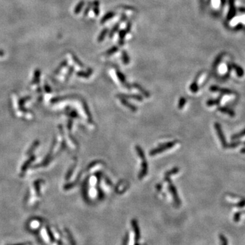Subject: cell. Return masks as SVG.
I'll return each instance as SVG.
<instances>
[{
	"mask_svg": "<svg viewBox=\"0 0 245 245\" xmlns=\"http://www.w3.org/2000/svg\"><path fill=\"white\" fill-rule=\"evenodd\" d=\"M177 142H178L177 141H172L170 142H167V143H166V144L161 145L159 147H157L156 148H155V149L152 150L150 152V155H151V156L156 155H157V154L162 153L163 151L170 149V148H172L174 147V146L177 144Z\"/></svg>",
	"mask_w": 245,
	"mask_h": 245,
	"instance_id": "6da1fadb",
	"label": "cell"
},
{
	"mask_svg": "<svg viewBox=\"0 0 245 245\" xmlns=\"http://www.w3.org/2000/svg\"><path fill=\"white\" fill-rule=\"evenodd\" d=\"M166 181L168 182V188H169V190H170V193H171V194H172V197H173V198H174V201H175V202H176V204H179L180 203H181V201H180L179 198H178V193H177V191H176V187L172 185V183L171 182V181H170V179L166 180Z\"/></svg>",
	"mask_w": 245,
	"mask_h": 245,
	"instance_id": "7a4b0ae2",
	"label": "cell"
},
{
	"mask_svg": "<svg viewBox=\"0 0 245 245\" xmlns=\"http://www.w3.org/2000/svg\"><path fill=\"white\" fill-rule=\"evenodd\" d=\"M142 160V164H141V170L139 173L138 178L139 179H142L144 176L147 175L148 172V162H147L145 158L141 159Z\"/></svg>",
	"mask_w": 245,
	"mask_h": 245,
	"instance_id": "3957f363",
	"label": "cell"
},
{
	"mask_svg": "<svg viewBox=\"0 0 245 245\" xmlns=\"http://www.w3.org/2000/svg\"><path fill=\"white\" fill-rule=\"evenodd\" d=\"M229 9L227 18L228 20H231L234 17L235 12H236L234 4V0H229Z\"/></svg>",
	"mask_w": 245,
	"mask_h": 245,
	"instance_id": "277c9868",
	"label": "cell"
},
{
	"mask_svg": "<svg viewBox=\"0 0 245 245\" xmlns=\"http://www.w3.org/2000/svg\"><path fill=\"white\" fill-rule=\"evenodd\" d=\"M215 127L216 131V132H217V134H218V136H219V137L220 140H221V142L222 143V145L223 146V147H225V146H226L225 138L224 137V135H223V132H222V130H221V126H220V125H219V123H215Z\"/></svg>",
	"mask_w": 245,
	"mask_h": 245,
	"instance_id": "5b68a950",
	"label": "cell"
},
{
	"mask_svg": "<svg viewBox=\"0 0 245 245\" xmlns=\"http://www.w3.org/2000/svg\"><path fill=\"white\" fill-rule=\"evenodd\" d=\"M117 74L118 78H119V79L120 80L121 82V83L123 84V85H124V86H125L126 88H128V89H130V86H129V84L126 82V78H125V76L123 75V73L121 72L120 71L117 70Z\"/></svg>",
	"mask_w": 245,
	"mask_h": 245,
	"instance_id": "8992f818",
	"label": "cell"
},
{
	"mask_svg": "<svg viewBox=\"0 0 245 245\" xmlns=\"http://www.w3.org/2000/svg\"><path fill=\"white\" fill-rule=\"evenodd\" d=\"M118 97L120 98H124V99H134V100H138L140 101H142L143 100V99L141 97V96L138 95H118Z\"/></svg>",
	"mask_w": 245,
	"mask_h": 245,
	"instance_id": "52a82bcc",
	"label": "cell"
},
{
	"mask_svg": "<svg viewBox=\"0 0 245 245\" xmlns=\"http://www.w3.org/2000/svg\"><path fill=\"white\" fill-rule=\"evenodd\" d=\"M121 103L123 106H125V107L128 108L129 109L131 110L132 111L136 112V110H137V108H136L134 106H133V105H132L131 104H129V102L125 100V99L121 98Z\"/></svg>",
	"mask_w": 245,
	"mask_h": 245,
	"instance_id": "ba28073f",
	"label": "cell"
},
{
	"mask_svg": "<svg viewBox=\"0 0 245 245\" xmlns=\"http://www.w3.org/2000/svg\"><path fill=\"white\" fill-rule=\"evenodd\" d=\"M232 67H233V68L235 70V73H236V74L239 77L243 76L244 72V70L243 68H242L240 66H238L237 64H235V63L232 64Z\"/></svg>",
	"mask_w": 245,
	"mask_h": 245,
	"instance_id": "9c48e42d",
	"label": "cell"
},
{
	"mask_svg": "<svg viewBox=\"0 0 245 245\" xmlns=\"http://www.w3.org/2000/svg\"><path fill=\"white\" fill-rule=\"evenodd\" d=\"M178 172H179V169L178 167H175V168H173L172 170H170V171L166 172L165 174V181H166L167 179H170V176L172 175L176 174H177Z\"/></svg>",
	"mask_w": 245,
	"mask_h": 245,
	"instance_id": "30bf717a",
	"label": "cell"
},
{
	"mask_svg": "<svg viewBox=\"0 0 245 245\" xmlns=\"http://www.w3.org/2000/svg\"><path fill=\"white\" fill-rule=\"evenodd\" d=\"M84 5H85V2H84L83 0H81V1L76 5L75 8H74V14H79L80 12H81L82 8L84 7Z\"/></svg>",
	"mask_w": 245,
	"mask_h": 245,
	"instance_id": "8fae6325",
	"label": "cell"
},
{
	"mask_svg": "<svg viewBox=\"0 0 245 245\" xmlns=\"http://www.w3.org/2000/svg\"><path fill=\"white\" fill-rule=\"evenodd\" d=\"M115 12H108V13L105 15V16L102 18V19L101 20V23H104L107 21L108 20L110 19V18H113L114 15H115Z\"/></svg>",
	"mask_w": 245,
	"mask_h": 245,
	"instance_id": "7c38bea8",
	"label": "cell"
},
{
	"mask_svg": "<svg viewBox=\"0 0 245 245\" xmlns=\"http://www.w3.org/2000/svg\"><path fill=\"white\" fill-rule=\"evenodd\" d=\"M99 5H100V4H99L98 1H95L93 3V9H94L95 15H99V14H100V6H99Z\"/></svg>",
	"mask_w": 245,
	"mask_h": 245,
	"instance_id": "4fadbf2b",
	"label": "cell"
},
{
	"mask_svg": "<svg viewBox=\"0 0 245 245\" xmlns=\"http://www.w3.org/2000/svg\"><path fill=\"white\" fill-rule=\"evenodd\" d=\"M108 29H103V30L101 31V32L100 33V36H99L98 38V42H101L103 41V40L105 38V37H106V36L107 33H108Z\"/></svg>",
	"mask_w": 245,
	"mask_h": 245,
	"instance_id": "5bb4252c",
	"label": "cell"
},
{
	"mask_svg": "<svg viewBox=\"0 0 245 245\" xmlns=\"http://www.w3.org/2000/svg\"><path fill=\"white\" fill-rule=\"evenodd\" d=\"M134 86L139 91H140L142 94H143L144 96H146V97H149V95H150L149 94H148V92L146 91L144 89H142L140 86L138 85V84H134Z\"/></svg>",
	"mask_w": 245,
	"mask_h": 245,
	"instance_id": "9a60e30c",
	"label": "cell"
},
{
	"mask_svg": "<svg viewBox=\"0 0 245 245\" xmlns=\"http://www.w3.org/2000/svg\"><path fill=\"white\" fill-rule=\"evenodd\" d=\"M122 59L123 61L125 64H128L129 63V58L128 53L125 51L122 52Z\"/></svg>",
	"mask_w": 245,
	"mask_h": 245,
	"instance_id": "2e32d148",
	"label": "cell"
},
{
	"mask_svg": "<svg viewBox=\"0 0 245 245\" xmlns=\"http://www.w3.org/2000/svg\"><path fill=\"white\" fill-rule=\"evenodd\" d=\"M92 72H93L92 70L90 69L89 72H79L77 73V75H78L80 77H85V78H87V77H89L90 75H91V74H92Z\"/></svg>",
	"mask_w": 245,
	"mask_h": 245,
	"instance_id": "e0dca14e",
	"label": "cell"
},
{
	"mask_svg": "<svg viewBox=\"0 0 245 245\" xmlns=\"http://www.w3.org/2000/svg\"><path fill=\"white\" fill-rule=\"evenodd\" d=\"M198 86H197V80H195V81L192 83V85L190 86V90L193 93H196L198 91Z\"/></svg>",
	"mask_w": 245,
	"mask_h": 245,
	"instance_id": "ac0fdd59",
	"label": "cell"
},
{
	"mask_svg": "<svg viewBox=\"0 0 245 245\" xmlns=\"http://www.w3.org/2000/svg\"><path fill=\"white\" fill-rule=\"evenodd\" d=\"M186 102H187V100H186L185 98H181V99H180L179 101H178V108H179V109H182V108L184 107V106L186 104Z\"/></svg>",
	"mask_w": 245,
	"mask_h": 245,
	"instance_id": "d6986e66",
	"label": "cell"
},
{
	"mask_svg": "<svg viewBox=\"0 0 245 245\" xmlns=\"http://www.w3.org/2000/svg\"><path fill=\"white\" fill-rule=\"evenodd\" d=\"M219 110L222 112V113H224L226 114H228L229 115H231V116H234V113L232 112V110L227 109V108H219Z\"/></svg>",
	"mask_w": 245,
	"mask_h": 245,
	"instance_id": "ffe728a7",
	"label": "cell"
},
{
	"mask_svg": "<svg viewBox=\"0 0 245 245\" xmlns=\"http://www.w3.org/2000/svg\"><path fill=\"white\" fill-rule=\"evenodd\" d=\"M117 51H118V48L117 47V46H113V48H111L110 49H109V50L107 51V52H106V55H112V54L114 53V52H116Z\"/></svg>",
	"mask_w": 245,
	"mask_h": 245,
	"instance_id": "44dd1931",
	"label": "cell"
},
{
	"mask_svg": "<svg viewBox=\"0 0 245 245\" xmlns=\"http://www.w3.org/2000/svg\"><path fill=\"white\" fill-rule=\"evenodd\" d=\"M119 23H117L116 25L114 27L113 29L110 31V38H112V37H113V36L114 35V33H115L118 30V29H119Z\"/></svg>",
	"mask_w": 245,
	"mask_h": 245,
	"instance_id": "7402d4cb",
	"label": "cell"
},
{
	"mask_svg": "<svg viewBox=\"0 0 245 245\" xmlns=\"http://www.w3.org/2000/svg\"><path fill=\"white\" fill-rule=\"evenodd\" d=\"M220 100H209V101L207 102V105L208 106H214V105H216V104H219V102Z\"/></svg>",
	"mask_w": 245,
	"mask_h": 245,
	"instance_id": "603a6c76",
	"label": "cell"
},
{
	"mask_svg": "<svg viewBox=\"0 0 245 245\" xmlns=\"http://www.w3.org/2000/svg\"><path fill=\"white\" fill-rule=\"evenodd\" d=\"M72 59H74V61L76 62V63L78 65V66H80V67H84V66H83V64L81 63V62H80V61H79V59L78 58H77L75 55H74V54L73 55H72Z\"/></svg>",
	"mask_w": 245,
	"mask_h": 245,
	"instance_id": "cb8c5ba5",
	"label": "cell"
},
{
	"mask_svg": "<svg viewBox=\"0 0 245 245\" xmlns=\"http://www.w3.org/2000/svg\"><path fill=\"white\" fill-rule=\"evenodd\" d=\"M92 5H93V4H91V2H89V4H88V6H87V7H86V8L85 9V12H84V16H86V15L89 13L90 8H91L92 7Z\"/></svg>",
	"mask_w": 245,
	"mask_h": 245,
	"instance_id": "d4e9b609",
	"label": "cell"
},
{
	"mask_svg": "<svg viewBox=\"0 0 245 245\" xmlns=\"http://www.w3.org/2000/svg\"><path fill=\"white\" fill-rule=\"evenodd\" d=\"M244 135H245V130H244V132H242V133H240V134H237V135H235V137H233V138H235V139L239 138H240V137H243V136Z\"/></svg>",
	"mask_w": 245,
	"mask_h": 245,
	"instance_id": "484cf974",
	"label": "cell"
},
{
	"mask_svg": "<svg viewBox=\"0 0 245 245\" xmlns=\"http://www.w3.org/2000/svg\"><path fill=\"white\" fill-rule=\"evenodd\" d=\"M243 24L239 23V24H238L235 27V30H236V31L240 30V29H243Z\"/></svg>",
	"mask_w": 245,
	"mask_h": 245,
	"instance_id": "4316f807",
	"label": "cell"
},
{
	"mask_svg": "<svg viewBox=\"0 0 245 245\" xmlns=\"http://www.w3.org/2000/svg\"><path fill=\"white\" fill-rule=\"evenodd\" d=\"M4 55H5L4 51L2 50H0V57H3V56H4Z\"/></svg>",
	"mask_w": 245,
	"mask_h": 245,
	"instance_id": "83f0119b",
	"label": "cell"
},
{
	"mask_svg": "<svg viewBox=\"0 0 245 245\" xmlns=\"http://www.w3.org/2000/svg\"><path fill=\"white\" fill-rule=\"evenodd\" d=\"M225 2H226V0H221V2L222 5H225Z\"/></svg>",
	"mask_w": 245,
	"mask_h": 245,
	"instance_id": "f1b7e54d",
	"label": "cell"
}]
</instances>
